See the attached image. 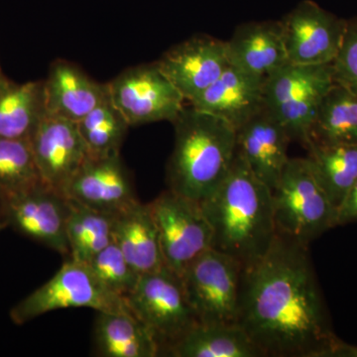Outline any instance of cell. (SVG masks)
I'll return each instance as SVG.
<instances>
[{
    "instance_id": "cell-1",
    "label": "cell",
    "mask_w": 357,
    "mask_h": 357,
    "mask_svg": "<svg viewBox=\"0 0 357 357\" xmlns=\"http://www.w3.org/2000/svg\"><path fill=\"white\" fill-rule=\"evenodd\" d=\"M236 324L265 356L328 357L340 340L330 326L309 246L277 234L243 267Z\"/></svg>"
},
{
    "instance_id": "cell-2",
    "label": "cell",
    "mask_w": 357,
    "mask_h": 357,
    "mask_svg": "<svg viewBox=\"0 0 357 357\" xmlns=\"http://www.w3.org/2000/svg\"><path fill=\"white\" fill-rule=\"evenodd\" d=\"M213 229V248L248 266L267 252L277 236L272 190L236 151L229 174L201 204Z\"/></svg>"
},
{
    "instance_id": "cell-3",
    "label": "cell",
    "mask_w": 357,
    "mask_h": 357,
    "mask_svg": "<svg viewBox=\"0 0 357 357\" xmlns=\"http://www.w3.org/2000/svg\"><path fill=\"white\" fill-rule=\"evenodd\" d=\"M172 123L175 143L167 164L168 189L202 204L229 172L236 155V129L190 105Z\"/></svg>"
},
{
    "instance_id": "cell-4",
    "label": "cell",
    "mask_w": 357,
    "mask_h": 357,
    "mask_svg": "<svg viewBox=\"0 0 357 357\" xmlns=\"http://www.w3.org/2000/svg\"><path fill=\"white\" fill-rule=\"evenodd\" d=\"M277 234L303 245L337 227V210L310 160L290 158L272 190Z\"/></svg>"
},
{
    "instance_id": "cell-5",
    "label": "cell",
    "mask_w": 357,
    "mask_h": 357,
    "mask_svg": "<svg viewBox=\"0 0 357 357\" xmlns=\"http://www.w3.org/2000/svg\"><path fill=\"white\" fill-rule=\"evenodd\" d=\"M72 307L130 312L126 300L109 292L86 263L69 258L50 280L13 307L10 319L15 325H24L48 312Z\"/></svg>"
},
{
    "instance_id": "cell-6",
    "label": "cell",
    "mask_w": 357,
    "mask_h": 357,
    "mask_svg": "<svg viewBox=\"0 0 357 357\" xmlns=\"http://www.w3.org/2000/svg\"><path fill=\"white\" fill-rule=\"evenodd\" d=\"M129 311L152 333L160 356L199 323L185 296L182 280L165 267L141 275L126 299Z\"/></svg>"
},
{
    "instance_id": "cell-7",
    "label": "cell",
    "mask_w": 357,
    "mask_h": 357,
    "mask_svg": "<svg viewBox=\"0 0 357 357\" xmlns=\"http://www.w3.org/2000/svg\"><path fill=\"white\" fill-rule=\"evenodd\" d=\"M158 230L166 267L182 277L187 268L213 248V229L201 204L167 190L148 204Z\"/></svg>"
},
{
    "instance_id": "cell-8",
    "label": "cell",
    "mask_w": 357,
    "mask_h": 357,
    "mask_svg": "<svg viewBox=\"0 0 357 357\" xmlns=\"http://www.w3.org/2000/svg\"><path fill=\"white\" fill-rule=\"evenodd\" d=\"M243 266L231 256L211 248L181 277L199 323L236 324Z\"/></svg>"
},
{
    "instance_id": "cell-9",
    "label": "cell",
    "mask_w": 357,
    "mask_h": 357,
    "mask_svg": "<svg viewBox=\"0 0 357 357\" xmlns=\"http://www.w3.org/2000/svg\"><path fill=\"white\" fill-rule=\"evenodd\" d=\"M110 100L129 126L173 122L187 105L157 62L126 69L107 83Z\"/></svg>"
},
{
    "instance_id": "cell-10",
    "label": "cell",
    "mask_w": 357,
    "mask_h": 357,
    "mask_svg": "<svg viewBox=\"0 0 357 357\" xmlns=\"http://www.w3.org/2000/svg\"><path fill=\"white\" fill-rule=\"evenodd\" d=\"M289 63L333 64L344 40L347 20L311 0L298 4L280 21Z\"/></svg>"
},
{
    "instance_id": "cell-11",
    "label": "cell",
    "mask_w": 357,
    "mask_h": 357,
    "mask_svg": "<svg viewBox=\"0 0 357 357\" xmlns=\"http://www.w3.org/2000/svg\"><path fill=\"white\" fill-rule=\"evenodd\" d=\"M160 69L189 103L229 67L227 42L196 35L167 50L157 61Z\"/></svg>"
},
{
    "instance_id": "cell-12",
    "label": "cell",
    "mask_w": 357,
    "mask_h": 357,
    "mask_svg": "<svg viewBox=\"0 0 357 357\" xmlns=\"http://www.w3.org/2000/svg\"><path fill=\"white\" fill-rule=\"evenodd\" d=\"M30 143L44 185L65 196L89 156L77 122L47 114Z\"/></svg>"
},
{
    "instance_id": "cell-13",
    "label": "cell",
    "mask_w": 357,
    "mask_h": 357,
    "mask_svg": "<svg viewBox=\"0 0 357 357\" xmlns=\"http://www.w3.org/2000/svg\"><path fill=\"white\" fill-rule=\"evenodd\" d=\"M69 203L63 195L42 185L7 201V223L28 238L62 255H69Z\"/></svg>"
},
{
    "instance_id": "cell-14",
    "label": "cell",
    "mask_w": 357,
    "mask_h": 357,
    "mask_svg": "<svg viewBox=\"0 0 357 357\" xmlns=\"http://www.w3.org/2000/svg\"><path fill=\"white\" fill-rule=\"evenodd\" d=\"M65 197L110 215H119L139 202L121 154L89 156L68 185Z\"/></svg>"
},
{
    "instance_id": "cell-15",
    "label": "cell",
    "mask_w": 357,
    "mask_h": 357,
    "mask_svg": "<svg viewBox=\"0 0 357 357\" xmlns=\"http://www.w3.org/2000/svg\"><path fill=\"white\" fill-rule=\"evenodd\" d=\"M285 128L263 109L236 130V151L261 182L273 190L289 161Z\"/></svg>"
},
{
    "instance_id": "cell-16",
    "label": "cell",
    "mask_w": 357,
    "mask_h": 357,
    "mask_svg": "<svg viewBox=\"0 0 357 357\" xmlns=\"http://www.w3.org/2000/svg\"><path fill=\"white\" fill-rule=\"evenodd\" d=\"M264 81L229 66L215 83L188 105L225 119L237 130L264 109Z\"/></svg>"
},
{
    "instance_id": "cell-17",
    "label": "cell",
    "mask_w": 357,
    "mask_h": 357,
    "mask_svg": "<svg viewBox=\"0 0 357 357\" xmlns=\"http://www.w3.org/2000/svg\"><path fill=\"white\" fill-rule=\"evenodd\" d=\"M47 114L79 122L109 98V86L66 60L52 63L44 79Z\"/></svg>"
},
{
    "instance_id": "cell-18",
    "label": "cell",
    "mask_w": 357,
    "mask_h": 357,
    "mask_svg": "<svg viewBox=\"0 0 357 357\" xmlns=\"http://www.w3.org/2000/svg\"><path fill=\"white\" fill-rule=\"evenodd\" d=\"M225 42L230 66L252 76L266 79L289 63L280 21L238 26Z\"/></svg>"
},
{
    "instance_id": "cell-19",
    "label": "cell",
    "mask_w": 357,
    "mask_h": 357,
    "mask_svg": "<svg viewBox=\"0 0 357 357\" xmlns=\"http://www.w3.org/2000/svg\"><path fill=\"white\" fill-rule=\"evenodd\" d=\"M114 243L140 276L166 267L158 230L148 204L138 202L115 215Z\"/></svg>"
},
{
    "instance_id": "cell-20",
    "label": "cell",
    "mask_w": 357,
    "mask_h": 357,
    "mask_svg": "<svg viewBox=\"0 0 357 357\" xmlns=\"http://www.w3.org/2000/svg\"><path fill=\"white\" fill-rule=\"evenodd\" d=\"M46 116L44 79L17 84L0 77V137L30 140Z\"/></svg>"
},
{
    "instance_id": "cell-21",
    "label": "cell",
    "mask_w": 357,
    "mask_h": 357,
    "mask_svg": "<svg viewBox=\"0 0 357 357\" xmlns=\"http://www.w3.org/2000/svg\"><path fill=\"white\" fill-rule=\"evenodd\" d=\"M96 354L102 357H155L160 347L149 330L129 312H98Z\"/></svg>"
},
{
    "instance_id": "cell-22",
    "label": "cell",
    "mask_w": 357,
    "mask_h": 357,
    "mask_svg": "<svg viewBox=\"0 0 357 357\" xmlns=\"http://www.w3.org/2000/svg\"><path fill=\"white\" fill-rule=\"evenodd\" d=\"M174 357H264L237 324L198 323L170 347Z\"/></svg>"
},
{
    "instance_id": "cell-23",
    "label": "cell",
    "mask_w": 357,
    "mask_h": 357,
    "mask_svg": "<svg viewBox=\"0 0 357 357\" xmlns=\"http://www.w3.org/2000/svg\"><path fill=\"white\" fill-rule=\"evenodd\" d=\"M307 158L337 211L357 181V144L321 143L310 139Z\"/></svg>"
},
{
    "instance_id": "cell-24",
    "label": "cell",
    "mask_w": 357,
    "mask_h": 357,
    "mask_svg": "<svg viewBox=\"0 0 357 357\" xmlns=\"http://www.w3.org/2000/svg\"><path fill=\"white\" fill-rule=\"evenodd\" d=\"M333 83L332 64L304 66L288 63L265 79V107L272 110L312 93H326Z\"/></svg>"
},
{
    "instance_id": "cell-25",
    "label": "cell",
    "mask_w": 357,
    "mask_h": 357,
    "mask_svg": "<svg viewBox=\"0 0 357 357\" xmlns=\"http://www.w3.org/2000/svg\"><path fill=\"white\" fill-rule=\"evenodd\" d=\"M68 199V198H67ZM69 215L67 220V238L69 257L88 263L96 255L114 243L115 215L91 210L68 199Z\"/></svg>"
},
{
    "instance_id": "cell-26",
    "label": "cell",
    "mask_w": 357,
    "mask_h": 357,
    "mask_svg": "<svg viewBox=\"0 0 357 357\" xmlns=\"http://www.w3.org/2000/svg\"><path fill=\"white\" fill-rule=\"evenodd\" d=\"M310 139L357 144V93L333 83L326 93Z\"/></svg>"
},
{
    "instance_id": "cell-27",
    "label": "cell",
    "mask_w": 357,
    "mask_h": 357,
    "mask_svg": "<svg viewBox=\"0 0 357 357\" xmlns=\"http://www.w3.org/2000/svg\"><path fill=\"white\" fill-rule=\"evenodd\" d=\"M77 128L89 156L105 157L121 153L130 126L109 96L77 122Z\"/></svg>"
},
{
    "instance_id": "cell-28",
    "label": "cell",
    "mask_w": 357,
    "mask_h": 357,
    "mask_svg": "<svg viewBox=\"0 0 357 357\" xmlns=\"http://www.w3.org/2000/svg\"><path fill=\"white\" fill-rule=\"evenodd\" d=\"M44 185L30 140L0 137V188L8 198Z\"/></svg>"
},
{
    "instance_id": "cell-29",
    "label": "cell",
    "mask_w": 357,
    "mask_h": 357,
    "mask_svg": "<svg viewBox=\"0 0 357 357\" xmlns=\"http://www.w3.org/2000/svg\"><path fill=\"white\" fill-rule=\"evenodd\" d=\"M86 264L109 292L124 300L133 292L140 278L114 243Z\"/></svg>"
},
{
    "instance_id": "cell-30",
    "label": "cell",
    "mask_w": 357,
    "mask_h": 357,
    "mask_svg": "<svg viewBox=\"0 0 357 357\" xmlns=\"http://www.w3.org/2000/svg\"><path fill=\"white\" fill-rule=\"evenodd\" d=\"M332 66L335 83L357 93V21H347L342 46Z\"/></svg>"
},
{
    "instance_id": "cell-31",
    "label": "cell",
    "mask_w": 357,
    "mask_h": 357,
    "mask_svg": "<svg viewBox=\"0 0 357 357\" xmlns=\"http://www.w3.org/2000/svg\"><path fill=\"white\" fill-rule=\"evenodd\" d=\"M357 222V181L337 211V227Z\"/></svg>"
},
{
    "instance_id": "cell-32",
    "label": "cell",
    "mask_w": 357,
    "mask_h": 357,
    "mask_svg": "<svg viewBox=\"0 0 357 357\" xmlns=\"http://www.w3.org/2000/svg\"><path fill=\"white\" fill-rule=\"evenodd\" d=\"M330 356L357 357V347L345 344L342 340H340L331 352Z\"/></svg>"
},
{
    "instance_id": "cell-33",
    "label": "cell",
    "mask_w": 357,
    "mask_h": 357,
    "mask_svg": "<svg viewBox=\"0 0 357 357\" xmlns=\"http://www.w3.org/2000/svg\"><path fill=\"white\" fill-rule=\"evenodd\" d=\"M7 201H8V197L0 188V220H6V222Z\"/></svg>"
},
{
    "instance_id": "cell-34",
    "label": "cell",
    "mask_w": 357,
    "mask_h": 357,
    "mask_svg": "<svg viewBox=\"0 0 357 357\" xmlns=\"http://www.w3.org/2000/svg\"><path fill=\"white\" fill-rule=\"evenodd\" d=\"M6 227H8V223H7L6 220H0V231Z\"/></svg>"
},
{
    "instance_id": "cell-35",
    "label": "cell",
    "mask_w": 357,
    "mask_h": 357,
    "mask_svg": "<svg viewBox=\"0 0 357 357\" xmlns=\"http://www.w3.org/2000/svg\"><path fill=\"white\" fill-rule=\"evenodd\" d=\"M2 76H3V75H2L1 70H0V77H1Z\"/></svg>"
}]
</instances>
